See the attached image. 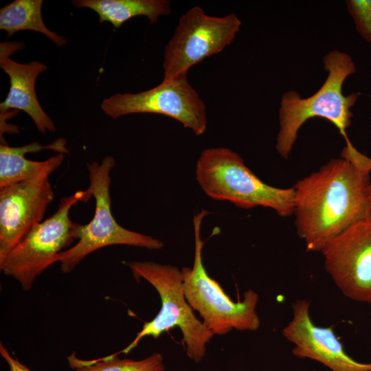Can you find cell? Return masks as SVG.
Wrapping results in <instances>:
<instances>
[{
  "label": "cell",
  "mask_w": 371,
  "mask_h": 371,
  "mask_svg": "<svg viewBox=\"0 0 371 371\" xmlns=\"http://www.w3.org/2000/svg\"><path fill=\"white\" fill-rule=\"evenodd\" d=\"M371 157L348 140L331 159L293 186L295 225L309 251H321L333 238L371 214Z\"/></svg>",
  "instance_id": "6da1fadb"
},
{
  "label": "cell",
  "mask_w": 371,
  "mask_h": 371,
  "mask_svg": "<svg viewBox=\"0 0 371 371\" xmlns=\"http://www.w3.org/2000/svg\"><path fill=\"white\" fill-rule=\"evenodd\" d=\"M327 77L322 87L312 95L303 98L295 91L285 92L279 109V131L276 148L282 157L287 159L292 151L301 126L309 119L321 117L337 127L346 141V129L351 123L358 93L345 95L342 87L346 79L356 71L352 58L347 54L333 50L322 59Z\"/></svg>",
  "instance_id": "7a4b0ae2"
},
{
  "label": "cell",
  "mask_w": 371,
  "mask_h": 371,
  "mask_svg": "<svg viewBox=\"0 0 371 371\" xmlns=\"http://www.w3.org/2000/svg\"><path fill=\"white\" fill-rule=\"evenodd\" d=\"M196 179L212 199L227 201L244 209L270 208L281 217L293 214V187L280 188L265 183L229 148L203 150L196 164Z\"/></svg>",
  "instance_id": "3957f363"
},
{
  "label": "cell",
  "mask_w": 371,
  "mask_h": 371,
  "mask_svg": "<svg viewBox=\"0 0 371 371\" xmlns=\"http://www.w3.org/2000/svg\"><path fill=\"white\" fill-rule=\"evenodd\" d=\"M126 265L135 278H143L156 289L161 306L154 319L144 324L133 341L116 354H127L142 338L148 336L157 338L162 333L177 326L181 330L188 356L194 362H200L205 355L206 344L214 335L196 317L188 304L181 270L175 266L153 261L127 262Z\"/></svg>",
  "instance_id": "277c9868"
},
{
  "label": "cell",
  "mask_w": 371,
  "mask_h": 371,
  "mask_svg": "<svg viewBox=\"0 0 371 371\" xmlns=\"http://www.w3.org/2000/svg\"><path fill=\"white\" fill-rule=\"evenodd\" d=\"M207 214V211L202 209L193 218L194 262L192 268L185 267L181 269L186 298L213 335H224L233 329L256 330L260 326L256 311L259 299L258 293L247 290L244 293L243 300L235 302L205 269L202 257L204 243L201 236V228Z\"/></svg>",
  "instance_id": "5b68a950"
},
{
  "label": "cell",
  "mask_w": 371,
  "mask_h": 371,
  "mask_svg": "<svg viewBox=\"0 0 371 371\" xmlns=\"http://www.w3.org/2000/svg\"><path fill=\"white\" fill-rule=\"evenodd\" d=\"M112 156L105 157L100 163L87 164L89 188L95 199L93 218L87 224L74 223L77 243L58 256L60 270L71 272L89 254L99 249L115 245H124L148 249H159L164 243L159 239L122 227L115 219L111 209L110 172L115 166Z\"/></svg>",
  "instance_id": "8992f818"
},
{
  "label": "cell",
  "mask_w": 371,
  "mask_h": 371,
  "mask_svg": "<svg viewBox=\"0 0 371 371\" xmlns=\"http://www.w3.org/2000/svg\"><path fill=\"white\" fill-rule=\"evenodd\" d=\"M91 196L88 188L62 197L54 214L34 227L0 262L3 274L16 280L23 290L30 291L36 278L58 262L63 249L76 240L70 210Z\"/></svg>",
  "instance_id": "52a82bcc"
},
{
  "label": "cell",
  "mask_w": 371,
  "mask_h": 371,
  "mask_svg": "<svg viewBox=\"0 0 371 371\" xmlns=\"http://www.w3.org/2000/svg\"><path fill=\"white\" fill-rule=\"evenodd\" d=\"M234 14L224 16L207 14L194 6L181 15L164 53V80L188 73L194 65L218 54L234 40L241 27Z\"/></svg>",
  "instance_id": "ba28073f"
},
{
  "label": "cell",
  "mask_w": 371,
  "mask_h": 371,
  "mask_svg": "<svg viewBox=\"0 0 371 371\" xmlns=\"http://www.w3.org/2000/svg\"><path fill=\"white\" fill-rule=\"evenodd\" d=\"M187 74L163 79L155 87L139 93H116L104 99L101 109L113 119L134 113L164 115L201 135L207 128L206 105L188 82Z\"/></svg>",
  "instance_id": "9c48e42d"
},
{
  "label": "cell",
  "mask_w": 371,
  "mask_h": 371,
  "mask_svg": "<svg viewBox=\"0 0 371 371\" xmlns=\"http://www.w3.org/2000/svg\"><path fill=\"white\" fill-rule=\"evenodd\" d=\"M320 252L326 271L341 293L371 304V214L333 238Z\"/></svg>",
  "instance_id": "30bf717a"
},
{
  "label": "cell",
  "mask_w": 371,
  "mask_h": 371,
  "mask_svg": "<svg viewBox=\"0 0 371 371\" xmlns=\"http://www.w3.org/2000/svg\"><path fill=\"white\" fill-rule=\"evenodd\" d=\"M51 174L44 172L0 188V262L43 221L54 199Z\"/></svg>",
  "instance_id": "8fae6325"
},
{
  "label": "cell",
  "mask_w": 371,
  "mask_h": 371,
  "mask_svg": "<svg viewBox=\"0 0 371 371\" xmlns=\"http://www.w3.org/2000/svg\"><path fill=\"white\" fill-rule=\"evenodd\" d=\"M293 318L282 335L294 345L293 354L317 361L332 371H371V363H360L348 355L331 327L316 326L310 317V302L297 300L292 304Z\"/></svg>",
  "instance_id": "7c38bea8"
},
{
  "label": "cell",
  "mask_w": 371,
  "mask_h": 371,
  "mask_svg": "<svg viewBox=\"0 0 371 371\" xmlns=\"http://www.w3.org/2000/svg\"><path fill=\"white\" fill-rule=\"evenodd\" d=\"M18 42H3L0 44V67L8 76L10 89L6 98L0 104L1 114L10 109L21 110L34 121L37 130L45 134L56 131L52 118L41 106L35 90L38 75L47 67L38 61L19 63L10 56L15 51L23 48Z\"/></svg>",
  "instance_id": "4fadbf2b"
},
{
  "label": "cell",
  "mask_w": 371,
  "mask_h": 371,
  "mask_svg": "<svg viewBox=\"0 0 371 371\" xmlns=\"http://www.w3.org/2000/svg\"><path fill=\"white\" fill-rule=\"evenodd\" d=\"M64 138L47 145L32 142L22 146L0 145V188L34 178L44 172L52 173L69 153Z\"/></svg>",
  "instance_id": "5bb4252c"
},
{
  "label": "cell",
  "mask_w": 371,
  "mask_h": 371,
  "mask_svg": "<svg viewBox=\"0 0 371 371\" xmlns=\"http://www.w3.org/2000/svg\"><path fill=\"white\" fill-rule=\"evenodd\" d=\"M72 4L77 8H87L99 16V22L111 23L118 28L133 17L144 16L150 23H156L161 16L171 12L168 0H75Z\"/></svg>",
  "instance_id": "9a60e30c"
},
{
  "label": "cell",
  "mask_w": 371,
  "mask_h": 371,
  "mask_svg": "<svg viewBox=\"0 0 371 371\" xmlns=\"http://www.w3.org/2000/svg\"><path fill=\"white\" fill-rule=\"evenodd\" d=\"M42 0H15L0 10V29L10 37L22 30H31L45 34L58 47L67 40L49 30L42 17Z\"/></svg>",
  "instance_id": "2e32d148"
},
{
  "label": "cell",
  "mask_w": 371,
  "mask_h": 371,
  "mask_svg": "<svg viewBox=\"0 0 371 371\" xmlns=\"http://www.w3.org/2000/svg\"><path fill=\"white\" fill-rule=\"evenodd\" d=\"M70 368L75 371H165L163 356L154 352L142 360L121 359L115 353L102 358L85 360L73 352L67 357Z\"/></svg>",
  "instance_id": "e0dca14e"
},
{
  "label": "cell",
  "mask_w": 371,
  "mask_h": 371,
  "mask_svg": "<svg viewBox=\"0 0 371 371\" xmlns=\"http://www.w3.org/2000/svg\"><path fill=\"white\" fill-rule=\"evenodd\" d=\"M346 5L357 31L371 43V0H347Z\"/></svg>",
  "instance_id": "ac0fdd59"
},
{
  "label": "cell",
  "mask_w": 371,
  "mask_h": 371,
  "mask_svg": "<svg viewBox=\"0 0 371 371\" xmlns=\"http://www.w3.org/2000/svg\"><path fill=\"white\" fill-rule=\"evenodd\" d=\"M0 354L9 367V371H32L25 365L12 356L3 344L0 343Z\"/></svg>",
  "instance_id": "d6986e66"
},
{
  "label": "cell",
  "mask_w": 371,
  "mask_h": 371,
  "mask_svg": "<svg viewBox=\"0 0 371 371\" xmlns=\"http://www.w3.org/2000/svg\"><path fill=\"white\" fill-rule=\"evenodd\" d=\"M368 196H369V199H370V201L371 202V184L369 187V189H368Z\"/></svg>",
  "instance_id": "ffe728a7"
}]
</instances>
